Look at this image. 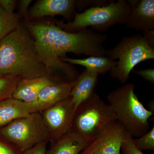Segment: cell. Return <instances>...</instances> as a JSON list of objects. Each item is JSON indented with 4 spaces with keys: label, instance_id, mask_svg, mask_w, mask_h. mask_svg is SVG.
Wrapping results in <instances>:
<instances>
[{
    "label": "cell",
    "instance_id": "1",
    "mask_svg": "<svg viewBox=\"0 0 154 154\" xmlns=\"http://www.w3.org/2000/svg\"><path fill=\"white\" fill-rule=\"evenodd\" d=\"M26 28L34 39L39 60L51 76L54 72H58L69 81L76 79L79 75L71 64L61 59L69 53L106 56L103 44L107 36L93 30L85 28L77 32H68L50 22H28Z\"/></svg>",
    "mask_w": 154,
    "mask_h": 154
},
{
    "label": "cell",
    "instance_id": "2",
    "mask_svg": "<svg viewBox=\"0 0 154 154\" xmlns=\"http://www.w3.org/2000/svg\"><path fill=\"white\" fill-rule=\"evenodd\" d=\"M0 75L51 77L39 60L33 37L22 25L0 41Z\"/></svg>",
    "mask_w": 154,
    "mask_h": 154
},
{
    "label": "cell",
    "instance_id": "3",
    "mask_svg": "<svg viewBox=\"0 0 154 154\" xmlns=\"http://www.w3.org/2000/svg\"><path fill=\"white\" fill-rule=\"evenodd\" d=\"M135 87L133 83L125 84L110 92L107 99L116 120L133 137H139L149 131V119L154 113L139 100Z\"/></svg>",
    "mask_w": 154,
    "mask_h": 154
},
{
    "label": "cell",
    "instance_id": "4",
    "mask_svg": "<svg viewBox=\"0 0 154 154\" xmlns=\"http://www.w3.org/2000/svg\"><path fill=\"white\" fill-rule=\"evenodd\" d=\"M131 7L126 0L110 1L107 5L91 7L81 13L75 12L72 21L57 25L63 30L75 32L91 27L93 30L105 32L113 25L126 24Z\"/></svg>",
    "mask_w": 154,
    "mask_h": 154
},
{
    "label": "cell",
    "instance_id": "5",
    "mask_svg": "<svg viewBox=\"0 0 154 154\" xmlns=\"http://www.w3.org/2000/svg\"><path fill=\"white\" fill-rule=\"evenodd\" d=\"M106 56L112 60H118L115 66L110 70V75L124 84L137 65L154 59V44L143 34L125 36L115 47L106 50Z\"/></svg>",
    "mask_w": 154,
    "mask_h": 154
},
{
    "label": "cell",
    "instance_id": "6",
    "mask_svg": "<svg viewBox=\"0 0 154 154\" xmlns=\"http://www.w3.org/2000/svg\"><path fill=\"white\" fill-rule=\"evenodd\" d=\"M114 120L116 117L110 105L94 92L76 109L71 129L90 143L105 125Z\"/></svg>",
    "mask_w": 154,
    "mask_h": 154
},
{
    "label": "cell",
    "instance_id": "7",
    "mask_svg": "<svg viewBox=\"0 0 154 154\" xmlns=\"http://www.w3.org/2000/svg\"><path fill=\"white\" fill-rule=\"evenodd\" d=\"M0 137L24 152L38 144L49 142L40 113H31L0 129Z\"/></svg>",
    "mask_w": 154,
    "mask_h": 154
},
{
    "label": "cell",
    "instance_id": "8",
    "mask_svg": "<svg viewBox=\"0 0 154 154\" xmlns=\"http://www.w3.org/2000/svg\"><path fill=\"white\" fill-rule=\"evenodd\" d=\"M70 96L42 112V121L52 142L72 128L75 112Z\"/></svg>",
    "mask_w": 154,
    "mask_h": 154
},
{
    "label": "cell",
    "instance_id": "9",
    "mask_svg": "<svg viewBox=\"0 0 154 154\" xmlns=\"http://www.w3.org/2000/svg\"><path fill=\"white\" fill-rule=\"evenodd\" d=\"M126 131L117 120L105 125L80 154H120Z\"/></svg>",
    "mask_w": 154,
    "mask_h": 154
},
{
    "label": "cell",
    "instance_id": "10",
    "mask_svg": "<svg viewBox=\"0 0 154 154\" xmlns=\"http://www.w3.org/2000/svg\"><path fill=\"white\" fill-rule=\"evenodd\" d=\"M94 5L95 1L92 0H39L29 9L27 19L61 16L69 20L74 17L76 7L86 9Z\"/></svg>",
    "mask_w": 154,
    "mask_h": 154
},
{
    "label": "cell",
    "instance_id": "11",
    "mask_svg": "<svg viewBox=\"0 0 154 154\" xmlns=\"http://www.w3.org/2000/svg\"><path fill=\"white\" fill-rule=\"evenodd\" d=\"M75 81H55L43 88L36 100L28 104L30 113H41L70 96Z\"/></svg>",
    "mask_w": 154,
    "mask_h": 154
},
{
    "label": "cell",
    "instance_id": "12",
    "mask_svg": "<svg viewBox=\"0 0 154 154\" xmlns=\"http://www.w3.org/2000/svg\"><path fill=\"white\" fill-rule=\"evenodd\" d=\"M127 1L131 12L127 27L143 33L154 30V0Z\"/></svg>",
    "mask_w": 154,
    "mask_h": 154
},
{
    "label": "cell",
    "instance_id": "13",
    "mask_svg": "<svg viewBox=\"0 0 154 154\" xmlns=\"http://www.w3.org/2000/svg\"><path fill=\"white\" fill-rule=\"evenodd\" d=\"M55 81H63L50 76L22 79L17 83L13 98L30 104L36 100L41 90Z\"/></svg>",
    "mask_w": 154,
    "mask_h": 154
},
{
    "label": "cell",
    "instance_id": "14",
    "mask_svg": "<svg viewBox=\"0 0 154 154\" xmlns=\"http://www.w3.org/2000/svg\"><path fill=\"white\" fill-rule=\"evenodd\" d=\"M89 143L82 136L71 129L51 142L45 154H80Z\"/></svg>",
    "mask_w": 154,
    "mask_h": 154
},
{
    "label": "cell",
    "instance_id": "15",
    "mask_svg": "<svg viewBox=\"0 0 154 154\" xmlns=\"http://www.w3.org/2000/svg\"><path fill=\"white\" fill-rule=\"evenodd\" d=\"M99 75L95 72L85 69L75 80L70 94L75 110L94 93Z\"/></svg>",
    "mask_w": 154,
    "mask_h": 154
},
{
    "label": "cell",
    "instance_id": "16",
    "mask_svg": "<svg viewBox=\"0 0 154 154\" xmlns=\"http://www.w3.org/2000/svg\"><path fill=\"white\" fill-rule=\"evenodd\" d=\"M28 104L14 98L0 101V129L30 114Z\"/></svg>",
    "mask_w": 154,
    "mask_h": 154
},
{
    "label": "cell",
    "instance_id": "17",
    "mask_svg": "<svg viewBox=\"0 0 154 154\" xmlns=\"http://www.w3.org/2000/svg\"><path fill=\"white\" fill-rule=\"evenodd\" d=\"M61 60L70 64L78 65L95 72L98 75L105 74L115 66L117 61L106 56H90L84 59H75L65 57Z\"/></svg>",
    "mask_w": 154,
    "mask_h": 154
},
{
    "label": "cell",
    "instance_id": "18",
    "mask_svg": "<svg viewBox=\"0 0 154 154\" xmlns=\"http://www.w3.org/2000/svg\"><path fill=\"white\" fill-rule=\"evenodd\" d=\"M19 20V14L7 13L0 6V41L18 27Z\"/></svg>",
    "mask_w": 154,
    "mask_h": 154
},
{
    "label": "cell",
    "instance_id": "19",
    "mask_svg": "<svg viewBox=\"0 0 154 154\" xmlns=\"http://www.w3.org/2000/svg\"><path fill=\"white\" fill-rule=\"evenodd\" d=\"M21 79L18 76L0 75V101L13 98L14 90Z\"/></svg>",
    "mask_w": 154,
    "mask_h": 154
},
{
    "label": "cell",
    "instance_id": "20",
    "mask_svg": "<svg viewBox=\"0 0 154 154\" xmlns=\"http://www.w3.org/2000/svg\"><path fill=\"white\" fill-rule=\"evenodd\" d=\"M134 141L141 151L154 150V127L143 135L134 139Z\"/></svg>",
    "mask_w": 154,
    "mask_h": 154
},
{
    "label": "cell",
    "instance_id": "21",
    "mask_svg": "<svg viewBox=\"0 0 154 154\" xmlns=\"http://www.w3.org/2000/svg\"><path fill=\"white\" fill-rule=\"evenodd\" d=\"M121 151L123 154H144L135 144L133 137L126 131L122 143Z\"/></svg>",
    "mask_w": 154,
    "mask_h": 154
},
{
    "label": "cell",
    "instance_id": "22",
    "mask_svg": "<svg viewBox=\"0 0 154 154\" xmlns=\"http://www.w3.org/2000/svg\"><path fill=\"white\" fill-rule=\"evenodd\" d=\"M23 152L11 144L0 140V154H23Z\"/></svg>",
    "mask_w": 154,
    "mask_h": 154
},
{
    "label": "cell",
    "instance_id": "23",
    "mask_svg": "<svg viewBox=\"0 0 154 154\" xmlns=\"http://www.w3.org/2000/svg\"><path fill=\"white\" fill-rule=\"evenodd\" d=\"M134 72L143 78L146 81L149 82L152 84H154V68L149 69L140 70H134Z\"/></svg>",
    "mask_w": 154,
    "mask_h": 154
},
{
    "label": "cell",
    "instance_id": "24",
    "mask_svg": "<svg viewBox=\"0 0 154 154\" xmlns=\"http://www.w3.org/2000/svg\"><path fill=\"white\" fill-rule=\"evenodd\" d=\"M48 142H45L34 146L28 150L24 152L23 154H45L47 149Z\"/></svg>",
    "mask_w": 154,
    "mask_h": 154
},
{
    "label": "cell",
    "instance_id": "25",
    "mask_svg": "<svg viewBox=\"0 0 154 154\" xmlns=\"http://www.w3.org/2000/svg\"><path fill=\"white\" fill-rule=\"evenodd\" d=\"M16 1L14 0H0V6L5 12L13 14L14 12Z\"/></svg>",
    "mask_w": 154,
    "mask_h": 154
},
{
    "label": "cell",
    "instance_id": "26",
    "mask_svg": "<svg viewBox=\"0 0 154 154\" xmlns=\"http://www.w3.org/2000/svg\"><path fill=\"white\" fill-rule=\"evenodd\" d=\"M32 2L31 0H22L19 2V12L22 17H25L27 19L29 6Z\"/></svg>",
    "mask_w": 154,
    "mask_h": 154
}]
</instances>
